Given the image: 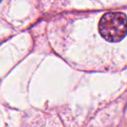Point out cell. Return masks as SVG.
Listing matches in <instances>:
<instances>
[{"label": "cell", "instance_id": "6da1fadb", "mask_svg": "<svg viewBox=\"0 0 127 127\" xmlns=\"http://www.w3.org/2000/svg\"><path fill=\"white\" fill-rule=\"evenodd\" d=\"M100 35L108 42H120L126 35V17L122 12H109L98 24Z\"/></svg>", "mask_w": 127, "mask_h": 127}]
</instances>
